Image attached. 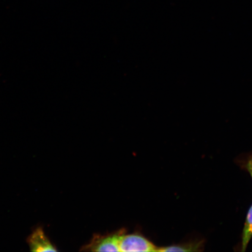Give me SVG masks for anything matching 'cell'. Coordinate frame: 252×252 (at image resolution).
Masks as SVG:
<instances>
[{
    "mask_svg": "<svg viewBox=\"0 0 252 252\" xmlns=\"http://www.w3.org/2000/svg\"><path fill=\"white\" fill-rule=\"evenodd\" d=\"M252 238V204L246 217L244 228L241 236V241L234 248L235 251L245 252Z\"/></svg>",
    "mask_w": 252,
    "mask_h": 252,
    "instance_id": "cell-5",
    "label": "cell"
},
{
    "mask_svg": "<svg viewBox=\"0 0 252 252\" xmlns=\"http://www.w3.org/2000/svg\"><path fill=\"white\" fill-rule=\"evenodd\" d=\"M27 242L32 251H58L55 246L47 237L42 227H37L34 229L28 238Z\"/></svg>",
    "mask_w": 252,
    "mask_h": 252,
    "instance_id": "cell-3",
    "label": "cell"
},
{
    "mask_svg": "<svg viewBox=\"0 0 252 252\" xmlns=\"http://www.w3.org/2000/svg\"><path fill=\"white\" fill-rule=\"evenodd\" d=\"M126 232V229L122 228L106 234H94L89 243L81 248V251L120 252L119 242Z\"/></svg>",
    "mask_w": 252,
    "mask_h": 252,
    "instance_id": "cell-1",
    "label": "cell"
},
{
    "mask_svg": "<svg viewBox=\"0 0 252 252\" xmlns=\"http://www.w3.org/2000/svg\"><path fill=\"white\" fill-rule=\"evenodd\" d=\"M234 162L239 168L250 175L252 180V151L240 154L236 158Z\"/></svg>",
    "mask_w": 252,
    "mask_h": 252,
    "instance_id": "cell-6",
    "label": "cell"
},
{
    "mask_svg": "<svg viewBox=\"0 0 252 252\" xmlns=\"http://www.w3.org/2000/svg\"><path fill=\"white\" fill-rule=\"evenodd\" d=\"M120 252H159L152 242L140 233L123 235L119 242Z\"/></svg>",
    "mask_w": 252,
    "mask_h": 252,
    "instance_id": "cell-2",
    "label": "cell"
},
{
    "mask_svg": "<svg viewBox=\"0 0 252 252\" xmlns=\"http://www.w3.org/2000/svg\"><path fill=\"white\" fill-rule=\"evenodd\" d=\"M206 240L202 238L190 239L179 244L159 248V252H202Z\"/></svg>",
    "mask_w": 252,
    "mask_h": 252,
    "instance_id": "cell-4",
    "label": "cell"
}]
</instances>
